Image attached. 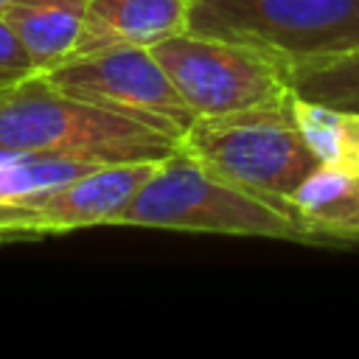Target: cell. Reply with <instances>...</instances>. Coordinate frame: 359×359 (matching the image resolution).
Here are the masks:
<instances>
[{"mask_svg":"<svg viewBox=\"0 0 359 359\" xmlns=\"http://www.w3.org/2000/svg\"><path fill=\"white\" fill-rule=\"evenodd\" d=\"M0 149L107 165L163 163L177 151V140L140 121L73 98L36 73L0 93Z\"/></svg>","mask_w":359,"mask_h":359,"instance_id":"1","label":"cell"},{"mask_svg":"<svg viewBox=\"0 0 359 359\" xmlns=\"http://www.w3.org/2000/svg\"><path fill=\"white\" fill-rule=\"evenodd\" d=\"M115 224L314 244L292 213L230 185L182 149L157 163Z\"/></svg>","mask_w":359,"mask_h":359,"instance_id":"2","label":"cell"},{"mask_svg":"<svg viewBox=\"0 0 359 359\" xmlns=\"http://www.w3.org/2000/svg\"><path fill=\"white\" fill-rule=\"evenodd\" d=\"M177 149L230 185L286 213H292L289 196L294 188L320 165L294 123L292 101L269 109L194 118Z\"/></svg>","mask_w":359,"mask_h":359,"instance_id":"3","label":"cell"},{"mask_svg":"<svg viewBox=\"0 0 359 359\" xmlns=\"http://www.w3.org/2000/svg\"><path fill=\"white\" fill-rule=\"evenodd\" d=\"M185 31L294 65L359 48V0H191Z\"/></svg>","mask_w":359,"mask_h":359,"instance_id":"4","label":"cell"},{"mask_svg":"<svg viewBox=\"0 0 359 359\" xmlns=\"http://www.w3.org/2000/svg\"><path fill=\"white\" fill-rule=\"evenodd\" d=\"M151 53L196 118L283 107L294 95L280 59L233 39L180 31Z\"/></svg>","mask_w":359,"mask_h":359,"instance_id":"5","label":"cell"},{"mask_svg":"<svg viewBox=\"0 0 359 359\" xmlns=\"http://www.w3.org/2000/svg\"><path fill=\"white\" fill-rule=\"evenodd\" d=\"M42 76L73 98L140 121L174 140H180L196 118L151 48L95 50L67 59Z\"/></svg>","mask_w":359,"mask_h":359,"instance_id":"6","label":"cell"},{"mask_svg":"<svg viewBox=\"0 0 359 359\" xmlns=\"http://www.w3.org/2000/svg\"><path fill=\"white\" fill-rule=\"evenodd\" d=\"M157 163H107L28 202L39 236L115 224Z\"/></svg>","mask_w":359,"mask_h":359,"instance_id":"7","label":"cell"},{"mask_svg":"<svg viewBox=\"0 0 359 359\" xmlns=\"http://www.w3.org/2000/svg\"><path fill=\"white\" fill-rule=\"evenodd\" d=\"M191 0H90L76 56L109 48H151L188 28Z\"/></svg>","mask_w":359,"mask_h":359,"instance_id":"8","label":"cell"},{"mask_svg":"<svg viewBox=\"0 0 359 359\" xmlns=\"http://www.w3.org/2000/svg\"><path fill=\"white\" fill-rule=\"evenodd\" d=\"M314 247H359V174L317 165L289 196Z\"/></svg>","mask_w":359,"mask_h":359,"instance_id":"9","label":"cell"},{"mask_svg":"<svg viewBox=\"0 0 359 359\" xmlns=\"http://www.w3.org/2000/svg\"><path fill=\"white\" fill-rule=\"evenodd\" d=\"M87 3L90 0H11L6 6L3 17L25 45L36 73H48L73 56Z\"/></svg>","mask_w":359,"mask_h":359,"instance_id":"10","label":"cell"},{"mask_svg":"<svg viewBox=\"0 0 359 359\" xmlns=\"http://www.w3.org/2000/svg\"><path fill=\"white\" fill-rule=\"evenodd\" d=\"M294 123L323 165L359 174V115L309 98H292Z\"/></svg>","mask_w":359,"mask_h":359,"instance_id":"11","label":"cell"},{"mask_svg":"<svg viewBox=\"0 0 359 359\" xmlns=\"http://www.w3.org/2000/svg\"><path fill=\"white\" fill-rule=\"evenodd\" d=\"M292 93L359 115V48L286 65Z\"/></svg>","mask_w":359,"mask_h":359,"instance_id":"12","label":"cell"},{"mask_svg":"<svg viewBox=\"0 0 359 359\" xmlns=\"http://www.w3.org/2000/svg\"><path fill=\"white\" fill-rule=\"evenodd\" d=\"M93 168H98V163L50 154H22L0 165V202L28 205L39 194H48Z\"/></svg>","mask_w":359,"mask_h":359,"instance_id":"13","label":"cell"},{"mask_svg":"<svg viewBox=\"0 0 359 359\" xmlns=\"http://www.w3.org/2000/svg\"><path fill=\"white\" fill-rule=\"evenodd\" d=\"M31 76H36V67H34L25 45L20 42V36L14 34V28L0 14V93L22 84Z\"/></svg>","mask_w":359,"mask_h":359,"instance_id":"14","label":"cell"},{"mask_svg":"<svg viewBox=\"0 0 359 359\" xmlns=\"http://www.w3.org/2000/svg\"><path fill=\"white\" fill-rule=\"evenodd\" d=\"M39 238L34 210L28 205H6L0 202V241Z\"/></svg>","mask_w":359,"mask_h":359,"instance_id":"15","label":"cell"},{"mask_svg":"<svg viewBox=\"0 0 359 359\" xmlns=\"http://www.w3.org/2000/svg\"><path fill=\"white\" fill-rule=\"evenodd\" d=\"M8 3H11V0H0V14L6 11V6H8Z\"/></svg>","mask_w":359,"mask_h":359,"instance_id":"16","label":"cell"}]
</instances>
